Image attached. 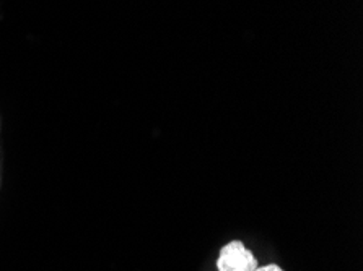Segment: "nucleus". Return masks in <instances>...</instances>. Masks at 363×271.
<instances>
[{
  "label": "nucleus",
  "mask_w": 363,
  "mask_h": 271,
  "mask_svg": "<svg viewBox=\"0 0 363 271\" xmlns=\"http://www.w3.org/2000/svg\"><path fill=\"white\" fill-rule=\"evenodd\" d=\"M259 262L252 250L241 241H230L220 248L217 258L218 271H256Z\"/></svg>",
  "instance_id": "nucleus-1"
},
{
  "label": "nucleus",
  "mask_w": 363,
  "mask_h": 271,
  "mask_svg": "<svg viewBox=\"0 0 363 271\" xmlns=\"http://www.w3.org/2000/svg\"><path fill=\"white\" fill-rule=\"evenodd\" d=\"M256 271H285V270L276 263H269V265H264V267H257Z\"/></svg>",
  "instance_id": "nucleus-2"
}]
</instances>
